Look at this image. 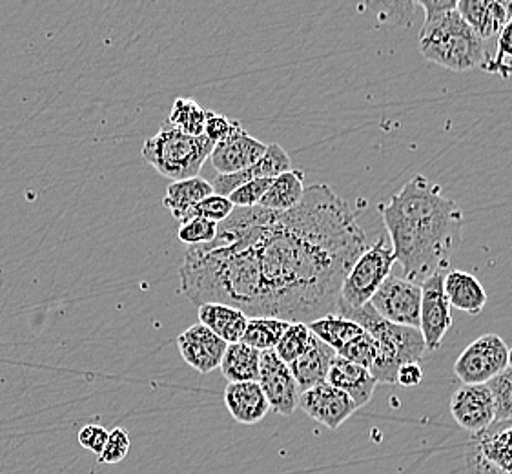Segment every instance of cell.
Listing matches in <instances>:
<instances>
[{
    "mask_svg": "<svg viewBox=\"0 0 512 474\" xmlns=\"http://www.w3.org/2000/svg\"><path fill=\"white\" fill-rule=\"evenodd\" d=\"M239 124V121H232L226 115L206 110L205 137L217 145L225 141L226 137H230Z\"/></svg>",
    "mask_w": 512,
    "mask_h": 474,
    "instance_id": "obj_36",
    "label": "cell"
},
{
    "mask_svg": "<svg viewBox=\"0 0 512 474\" xmlns=\"http://www.w3.org/2000/svg\"><path fill=\"white\" fill-rule=\"evenodd\" d=\"M217 236V223L208 221L203 217H192L185 223H179V232L177 237L188 247H197V245H206L212 243Z\"/></svg>",
    "mask_w": 512,
    "mask_h": 474,
    "instance_id": "obj_32",
    "label": "cell"
},
{
    "mask_svg": "<svg viewBox=\"0 0 512 474\" xmlns=\"http://www.w3.org/2000/svg\"><path fill=\"white\" fill-rule=\"evenodd\" d=\"M451 414L461 429L483 433L494 423V398L487 385H463L452 394Z\"/></svg>",
    "mask_w": 512,
    "mask_h": 474,
    "instance_id": "obj_13",
    "label": "cell"
},
{
    "mask_svg": "<svg viewBox=\"0 0 512 474\" xmlns=\"http://www.w3.org/2000/svg\"><path fill=\"white\" fill-rule=\"evenodd\" d=\"M177 347L181 352V358L201 374H210L221 367V361L225 356L228 343L221 340L205 325L195 323L190 329L179 334Z\"/></svg>",
    "mask_w": 512,
    "mask_h": 474,
    "instance_id": "obj_14",
    "label": "cell"
},
{
    "mask_svg": "<svg viewBox=\"0 0 512 474\" xmlns=\"http://www.w3.org/2000/svg\"><path fill=\"white\" fill-rule=\"evenodd\" d=\"M197 318L201 325L212 330L228 345L241 341L250 320L245 312L223 303H205L197 307Z\"/></svg>",
    "mask_w": 512,
    "mask_h": 474,
    "instance_id": "obj_22",
    "label": "cell"
},
{
    "mask_svg": "<svg viewBox=\"0 0 512 474\" xmlns=\"http://www.w3.org/2000/svg\"><path fill=\"white\" fill-rule=\"evenodd\" d=\"M261 352L245 345L243 341L230 343L221 361V372L228 383L257 382Z\"/></svg>",
    "mask_w": 512,
    "mask_h": 474,
    "instance_id": "obj_26",
    "label": "cell"
},
{
    "mask_svg": "<svg viewBox=\"0 0 512 474\" xmlns=\"http://www.w3.org/2000/svg\"><path fill=\"white\" fill-rule=\"evenodd\" d=\"M327 383L339 391L345 392L350 400L356 403L358 409L370 402L372 394L376 391V385H378L369 369L361 367L358 363L345 360L341 356H336L330 363Z\"/></svg>",
    "mask_w": 512,
    "mask_h": 474,
    "instance_id": "obj_17",
    "label": "cell"
},
{
    "mask_svg": "<svg viewBox=\"0 0 512 474\" xmlns=\"http://www.w3.org/2000/svg\"><path fill=\"white\" fill-rule=\"evenodd\" d=\"M225 405L232 418L243 425H256L270 413L267 396L257 382L228 383Z\"/></svg>",
    "mask_w": 512,
    "mask_h": 474,
    "instance_id": "obj_18",
    "label": "cell"
},
{
    "mask_svg": "<svg viewBox=\"0 0 512 474\" xmlns=\"http://www.w3.org/2000/svg\"><path fill=\"white\" fill-rule=\"evenodd\" d=\"M443 289L454 309L471 316L482 314L487 305V290L482 281L463 270H451L443 278Z\"/></svg>",
    "mask_w": 512,
    "mask_h": 474,
    "instance_id": "obj_20",
    "label": "cell"
},
{
    "mask_svg": "<svg viewBox=\"0 0 512 474\" xmlns=\"http://www.w3.org/2000/svg\"><path fill=\"white\" fill-rule=\"evenodd\" d=\"M272 183V179H254L248 181L243 186H239L234 190L228 201L236 208H254L259 205V201L267 194L268 186Z\"/></svg>",
    "mask_w": 512,
    "mask_h": 474,
    "instance_id": "obj_34",
    "label": "cell"
},
{
    "mask_svg": "<svg viewBox=\"0 0 512 474\" xmlns=\"http://www.w3.org/2000/svg\"><path fill=\"white\" fill-rule=\"evenodd\" d=\"M268 145L257 141L239 124L230 137L217 143L210 154V163L221 176L246 170L265 155Z\"/></svg>",
    "mask_w": 512,
    "mask_h": 474,
    "instance_id": "obj_15",
    "label": "cell"
},
{
    "mask_svg": "<svg viewBox=\"0 0 512 474\" xmlns=\"http://www.w3.org/2000/svg\"><path fill=\"white\" fill-rule=\"evenodd\" d=\"M494 398V423L512 420V369H505L487 383Z\"/></svg>",
    "mask_w": 512,
    "mask_h": 474,
    "instance_id": "obj_30",
    "label": "cell"
},
{
    "mask_svg": "<svg viewBox=\"0 0 512 474\" xmlns=\"http://www.w3.org/2000/svg\"><path fill=\"white\" fill-rule=\"evenodd\" d=\"M381 318L410 329H420L421 285L390 274L370 299Z\"/></svg>",
    "mask_w": 512,
    "mask_h": 474,
    "instance_id": "obj_9",
    "label": "cell"
},
{
    "mask_svg": "<svg viewBox=\"0 0 512 474\" xmlns=\"http://www.w3.org/2000/svg\"><path fill=\"white\" fill-rule=\"evenodd\" d=\"M378 212L389 232L392 250L407 281L425 279L449 268L461 243L463 210L441 194V186L425 176H414Z\"/></svg>",
    "mask_w": 512,
    "mask_h": 474,
    "instance_id": "obj_2",
    "label": "cell"
},
{
    "mask_svg": "<svg viewBox=\"0 0 512 474\" xmlns=\"http://www.w3.org/2000/svg\"><path fill=\"white\" fill-rule=\"evenodd\" d=\"M445 274L438 272L421 283L420 332L427 351H440L452 327V307L443 289Z\"/></svg>",
    "mask_w": 512,
    "mask_h": 474,
    "instance_id": "obj_10",
    "label": "cell"
},
{
    "mask_svg": "<svg viewBox=\"0 0 512 474\" xmlns=\"http://www.w3.org/2000/svg\"><path fill=\"white\" fill-rule=\"evenodd\" d=\"M305 174L301 170H288L285 174L272 179L267 194L257 207L274 212H288L296 208L305 196Z\"/></svg>",
    "mask_w": 512,
    "mask_h": 474,
    "instance_id": "obj_24",
    "label": "cell"
},
{
    "mask_svg": "<svg viewBox=\"0 0 512 474\" xmlns=\"http://www.w3.org/2000/svg\"><path fill=\"white\" fill-rule=\"evenodd\" d=\"M369 248L358 216L328 185L296 208H234L212 243L186 248L181 292L201 307L223 303L248 318L312 323L336 314L339 290Z\"/></svg>",
    "mask_w": 512,
    "mask_h": 474,
    "instance_id": "obj_1",
    "label": "cell"
},
{
    "mask_svg": "<svg viewBox=\"0 0 512 474\" xmlns=\"http://www.w3.org/2000/svg\"><path fill=\"white\" fill-rule=\"evenodd\" d=\"M212 194H214V188L203 177L174 181L166 188L163 207L170 210L174 219L183 223L185 217L190 214V210Z\"/></svg>",
    "mask_w": 512,
    "mask_h": 474,
    "instance_id": "obj_23",
    "label": "cell"
},
{
    "mask_svg": "<svg viewBox=\"0 0 512 474\" xmlns=\"http://www.w3.org/2000/svg\"><path fill=\"white\" fill-rule=\"evenodd\" d=\"M288 170H292L290 155L285 152L283 146L274 143V145H268L267 152L257 161L256 165L241 170V172H236V174H226V176L219 174L210 185L214 188V194L228 197L234 190L245 185L248 181L276 179L277 176L285 174Z\"/></svg>",
    "mask_w": 512,
    "mask_h": 474,
    "instance_id": "obj_16",
    "label": "cell"
},
{
    "mask_svg": "<svg viewBox=\"0 0 512 474\" xmlns=\"http://www.w3.org/2000/svg\"><path fill=\"white\" fill-rule=\"evenodd\" d=\"M467 474H512V420L472 434L465 453Z\"/></svg>",
    "mask_w": 512,
    "mask_h": 474,
    "instance_id": "obj_7",
    "label": "cell"
},
{
    "mask_svg": "<svg viewBox=\"0 0 512 474\" xmlns=\"http://www.w3.org/2000/svg\"><path fill=\"white\" fill-rule=\"evenodd\" d=\"M130 453V434L123 427H115L108 434V442L104 445V451L99 456L101 464H119Z\"/></svg>",
    "mask_w": 512,
    "mask_h": 474,
    "instance_id": "obj_35",
    "label": "cell"
},
{
    "mask_svg": "<svg viewBox=\"0 0 512 474\" xmlns=\"http://www.w3.org/2000/svg\"><path fill=\"white\" fill-rule=\"evenodd\" d=\"M214 143L201 137L183 134L174 126L163 123L157 134L144 141L143 159L163 177L185 181L199 177L206 159L214 150Z\"/></svg>",
    "mask_w": 512,
    "mask_h": 474,
    "instance_id": "obj_5",
    "label": "cell"
},
{
    "mask_svg": "<svg viewBox=\"0 0 512 474\" xmlns=\"http://www.w3.org/2000/svg\"><path fill=\"white\" fill-rule=\"evenodd\" d=\"M108 431L104 429L103 425L97 423H90L86 427H82L79 431V444L84 447L86 451L101 456L104 451V445L108 442Z\"/></svg>",
    "mask_w": 512,
    "mask_h": 474,
    "instance_id": "obj_37",
    "label": "cell"
},
{
    "mask_svg": "<svg viewBox=\"0 0 512 474\" xmlns=\"http://www.w3.org/2000/svg\"><path fill=\"white\" fill-rule=\"evenodd\" d=\"M485 72L498 73L502 77H512V19L505 24L498 35V48L494 57H487L482 66Z\"/></svg>",
    "mask_w": 512,
    "mask_h": 474,
    "instance_id": "obj_31",
    "label": "cell"
},
{
    "mask_svg": "<svg viewBox=\"0 0 512 474\" xmlns=\"http://www.w3.org/2000/svg\"><path fill=\"white\" fill-rule=\"evenodd\" d=\"M297 409H301L312 420L325 425L330 431L339 429L358 411L356 403L352 402L345 392L339 391L327 382L301 392Z\"/></svg>",
    "mask_w": 512,
    "mask_h": 474,
    "instance_id": "obj_12",
    "label": "cell"
},
{
    "mask_svg": "<svg viewBox=\"0 0 512 474\" xmlns=\"http://www.w3.org/2000/svg\"><path fill=\"white\" fill-rule=\"evenodd\" d=\"M334 358H336V352L314 336L308 351L288 365L299 387V392L308 391L312 387H318L321 383L327 382L328 369Z\"/></svg>",
    "mask_w": 512,
    "mask_h": 474,
    "instance_id": "obj_21",
    "label": "cell"
},
{
    "mask_svg": "<svg viewBox=\"0 0 512 474\" xmlns=\"http://www.w3.org/2000/svg\"><path fill=\"white\" fill-rule=\"evenodd\" d=\"M509 369V347L498 334H485L461 352L454 372L463 385H487Z\"/></svg>",
    "mask_w": 512,
    "mask_h": 474,
    "instance_id": "obj_8",
    "label": "cell"
},
{
    "mask_svg": "<svg viewBox=\"0 0 512 474\" xmlns=\"http://www.w3.org/2000/svg\"><path fill=\"white\" fill-rule=\"evenodd\" d=\"M416 6L425 11V21L423 22H432L447 11L456 10L458 2L456 0H420V2H416Z\"/></svg>",
    "mask_w": 512,
    "mask_h": 474,
    "instance_id": "obj_39",
    "label": "cell"
},
{
    "mask_svg": "<svg viewBox=\"0 0 512 474\" xmlns=\"http://www.w3.org/2000/svg\"><path fill=\"white\" fill-rule=\"evenodd\" d=\"M420 53L427 61L451 72H469L487 61L483 41L458 11H447L436 21L423 22Z\"/></svg>",
    "mask_w": 512,
    "mask_h": 474,
    "instance_id": "obj_3",
    "label": "cell"
},
{
    "mask_svg": "<svg viewBox=\"0 0 512 474\" xmlns=\"http://www.w3.org/2000/svg\"><path fill=\"white\" fill-rule=\"evenodd\" d=\"M164 123L175 130L192 137L205 135L206 110L192 97H179L172 104V110Z\"/></svg>",
    "mask_w": 512,
    "mask_h": 474,
    "instance_id": "obj_27",
    "label": "cell"
},
{
    "mask_svg": "<svg viewBox=\"0 0 512 474\" xmlns=\"http://www.w3.org/2000/svg\"><path fill=\"white\" fill-rule=\"evenodd\" d=\"M339 316L356 321L378 343V356L370 367V374L378 383H396V374L401 365L420 361L427 352L420 329L390 323L381 318L370 303L361 309L341 312Z\"/></svg>",
    "mask_w": 512,
    "mask_h": 474,
    "instance_id": "obj_4",
    "label": "cell"
},
{
    "mask_svg": "<svg viewBox=\"0 0 512 474\" xmlns=\"http://www.w3.org/2000/svg\"><path fill=\"white\" fill-rule=\"evenodd\" d=\"M509 369H512V347L509 349Z\"/></svg>",
    "mask_w": 512,
    "mask_h": 474,
    "instance_id": "obj_40",
    "label": "cell"
},
{
    "mask_svg": "<svg viewBox=\"0 0 512 474\" xmlns=\"http://www.w3.org/2000/svg\"><path fill=\"white\" fill-rule=\"evenodd\" d=\"M456 11L482 41L492 37L498 39L505 24L509 22V15L503 8L502 0H460Z\"/></svg>",
    "mask_w": 512,
    "mask_h": 474,
    "instance_id": "obj_19",
    "label": "cell"
},
{
    "mask_svg": "<svg viewBox=\"0 0 512 474\" xmlns=\"http://www.w3.org/2000/svg\"><path fill=\"white\" fill-rule=\"evenodd\" d=\"M288 325V321L276 318H250L241 341L259 352L274 351Z\"/></svg>",
    "mask_w": 512,
    "mask_h": 474,
    "instance_id": "obj_28",
    "label": "cell"
},
{
    "mask_svg": "<svg viewBox=\"0 0 512 474\" xmlns=\"http://www.w3.org/2000/svg\"><path fill=\"white\" fill-rule=\"evenodd\" d=\"M308 329L318 340L323 341L336 352V356H339L352 341L358 340L359 336L365 332V329L356 321L343 318L339 314H327L319 320L312 321L308 323Z\"/></svg>",
    "mask_w": 512,
    "mask_h": 474,
    "instance_id": "obj_25",
    "label": "cell"
},
{
    "mask_svg": "<svg viewBox=\"0 0 512 474\" xmlns=\"http://www.w3.org/2000/svg\"><path fill=\"white\" fill-rule=\"evenodd\" d=\"M234 208L236 207L228 201V197L212 194V196L203 199L199 205H195V207L190 210V214L185 217V221L192 219V217H203V219L214 221V223L219 225V223H223L225 219L230 217V214L234 212ZM185 221H183V223H185Z\"/></svg>",
    "mask_w": 512,
    "mask_h": 474,
    "instance_id": "obj_33",
    "label": "cell"
},
{
    "mask_svg": "<svg viewBox=\"0 0 512 474\" xmlns=\"http://www.w3.org/2000/svg\"><path fill=\"white\" fill-rule=\"evenodd\" d=\"M312 340H314V334L308 329L307 323H290L274 352L279 360L290 365L292 361H296L299 356H303L308 351Z\"/></svg>",
    "mask_w": 512,
    "mask_h": 474,
    "instance_id": "obj_29",
    "label": "cell"
},
{
    "mask_svg": "<svg viewBox=\"0 0 512 474\" xmlns=\"http://www.w3.org/2000/svg\"><path fill=\"white\" fill-rule=\"evenodd\" d=\"M423 376H425V371H423L420 361H410L398 369L396 383L401 387H418L423 382Z\"/></svg>",
    "mask_w": 512,
    "mask_h": 474,
    "instance_id": "obj_38",
    "label": "cell"
},
{
    "mask_svg": "<svg viewBox=\"0 0 512 474\" xmlns=\"http://www.w3.org/2000/svg\"><path fill=\"white\" fill-rule=\"evenodd\" d=\"M257 383L267 396L270 411L283 416L296 413L301 392L290 372V367L285 361L277 358L276 352H261Z\"/></svg>",
    "mask_w": 512,
    "mask_h": 474,
    "instance_id": "obj_11",
    "label": "cell"
},
{
    "mask_svg": "<svg viewBox=\"0 0 512 474\" xmlns=\"http://www.w3.org/2000/svg\"><path fill=\"white\" fill-rule=\"evenodd\" d=\"M396 263L394 250L387 245L385 237H379L374 245H369L343 279L336 314L361 309L370 303Z\"/></svg>",
    "mask_w": 512,
    "mask_h": 474,
    "instance_id": "obj_6",
    "label": "cell"
}]
</instances>
